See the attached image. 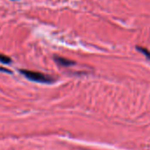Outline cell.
Here are the masks:
<instances>
[{"label": "cell", "mask_w": 150, "mask_h": 150, "mask_svg": "<svg viewBox=\"0 0 150 150\" xmlns=\"http://www.w3.org/2000/svg\"><path fill=\"white\" fill-rule=\"evenodd\" d=\"M138 49H139V50H140V51H141V52H143L146 57H148L150 58V52H148L146 50H145V49H143V48H138Z\"/></svg>", "instance_id": "cell-4"}, {"label": "cell", "mask_w": 150, "mask_h": 150, "mask_svg": "<svg viewBox=\"0 0 150 150\" xmlns=\"http://www.w3.org/2000/svg\"><path fill=\"white\" fill-rule=\"evenodd\" d=\"M21 74L28 79L29 81H35V82H39V83H51L53 82V78L46 75L44 73L39 72V71H29V70H21L20 71Z\"/></svg>", "instance_id": "cell-1"}, {"label": "cell", "mask_w": 150, "mask_h": 150, "mask_svg": "<svg viewBox=\"0 0 150 150\" xmlns=\"http://www.w3.org/2000/svg\"><path fill=\"white\" fill-rule=\"evenodd\" d=\"M55 60L58 64L63 65V66H70L74 63L71 60H69V59H66V58H64V57H56Z\"/></svg>", "instance_id": "cell-2"}, {"label": "cell", "mask_w": 150, "mask_h": 150, "mask_svg": "<svg viewBox=\"0 0 150 150\" xmlns=\"http://www.w3.org/2000/svg\"><path fill=\"white\" fill-rule=\"evenodd\" d=\"M0 62L3 63V64H10L12 62L11 58L6 55H3V54H0Z\"/></svg>", "instance_id": "cell-3"}, {"label": "cell", "mask_w": 150, "mask_h": 150, "mask_svg": "<svg viewBox=\"0 0 150 150\" xmlns=\"http://www.w3.org/2000/svg\"><path fill=\"white\" fill-rule=\"evenodd\" d=\"M0 71H4V72H7V73H11V72H12L10 70L6 69V68H5V67H2V66H0Z\"/></svg>", "instance_id": "cell-5"}]
</instances>
